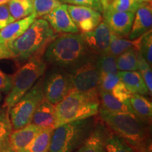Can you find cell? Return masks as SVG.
<instances>
[{
    "label": "cell",
    "mask_w": 152,
    "mask_h": 152,
    "mask_svg": "<svg viewBox=\"0 0 152 152\" xmlns=\"http://www.w3.org/2000/svg\"><path fill=\"white\" fill-rule=\"evenodd\" d=\"M69 4L90 7L98 11L99 12H102V7L101 5L100 0H69Z\"/></svg>",
    "instance_id": "cell-36"
},
{
    "label": "cell",
    "mask_w": 152,
    "mask_h": 152,
    "mask_svg": "<svg viewBox=\"0 0 152 152\" xmlns=\"http://www.w3.org/2000/svg\"><path fill=\"white\" fill-rule=\"evenodd\" d=\"M56 36L46 20L35 19L23 35L7 45L11 58L26 61L35 55L43 54L49 44Z\"/></svg>",
    "instance_id": "cell-3"
},
{
    "label": "cell",
    "mask_w": 152,
    "mask_h": 152,
    "mask_svg": "<svg viewBox=\"0 0 152 152\" xmlns=\"http://www.w3.org/2000/svg\"><path fill=\"white\" fill-rule=\"evenodd\" d=\"M100 99L99 94L72 90L54 105V128L66 123L93 117L99 113Z\"/></svg>",
    "instance_id": "cell-4"
},
{
    "label": "cell",
    "mask_w": 152,
    "mask_h": 152,
    "mask_svg": "<svg viewBox=\"0 0 152 152\" xmlns=\"http://www.w3.org/2000/svg\"><path fill=\"white\" fill-rule=\"evenodd\" d=\"M104 20L109 26L111 33L121 37H128L134 18V13L115 11L111 9L104 11Z\"/></svg>",
    "instance_id": "cell-12"
},
{
    "label": "cell",
    "mask_w": 152,
    "mask_h": 152,
    "mask_svg": "<svg viewBox=\"0 0 152 152\" xmlns=\"http://www.w3.org/2000/svg\"><path fill=\"white\" fill-rule=\"evenodd\" d=\"M12 86L11 76L7 75L0 69V92L8 93Z\"/></svg>",
    "instance_id": "cell-37"
},
{
    "label": "cell",
    "mask_w": 152,
    "mask_h": 152,
    "mask_svg": "<svg viewBox=\"0 0 152 152\" xmlns=\"http://www.w3.org/2000/svg\"><path fill=\"white\" fill-rule=\"evenodd\" d=\"M121 81L118 73H102L99 74L98 90L111 92L113 87Z\"/></svg>",
    "instance_id": "cell-32"
},
{
    "label": "cell",
    "mask_w": 152,
    "mask_h": 152,
    "mask_svg": "<svg viewBox=\"0 0 152 152\" xmlns=\"http://www.w3.org/2000/svg\"><path fill=\"white\" fill-rule=\"evenodd\" d=\"M87 46L92 53L96 55L108 54L109 51L111 32L104 20L94 30L81 33Z\"/></svg>",
    "instance_id": "cell-11"
},
{
    "label": "cell",
    "mask_w": 152,
    "mask_h": 152,
    "mask_svg": "<svg viewBox=\"0 0 152 152\" xmlns=\"http://www.w3.org/2000/svg\"><path fill=\"white\" fill-rule=\"evenodd\" d=\"M36 18V15L33 13L26 18L15 20L7 25L3 29L0 30V43L7 45L20 37L30 27Z\"/></svg>",
    "instance_id": "cell-17"
},
{
    "label": "cell",
    "mask_w": 152,
    "mask_h": 152,
    "mask_svg": "<svg viewBox=\"0 0 152 152\" xmlns=\"http://www.w3.org/2000/svg\"><path fill=\"white\" fill-rule=\"evenodd\" d=\"M8 7L15 20L24 18L33 14L31 0H10Z\"/></svg>",
    "instance_id": "cell-26"
},
{
    "label": "cell",
    "mask_w": 152,
    "mask_h": 152,
    "mask_svg": "<svg viewBox=\"0 0 152 152\" xmlns=\"http://www.w3.org/2000/svg\"><path fill=\"white\" fill-rule=\"evenodd\" d=\"M50 26L57 33H78L79 29L70 16L67 4H61L49 14L43 16Z\"/></svg>",
    "instance_id": "cell-13"
},
{
    "label": "cell",
    "mask_w": 152,
    "mask_h": 152,
    "mask_svg": "<svg viewBox=\"0 0 152 152\" xmlns=\"http://www.w3.org/2000/svg\"><path fill=\"white\" fill-rule=\"evenodd\" d=\"M54 129H42L30 142L24 152H49Z\"/></svg>",
    "instance_id": "cell-22"
},
{
    "label": "cell",
    "mask_w": 152,
    "mask_h": 152,
    "mask_svg": "<svg viewBox=\"0 0 152 152\" xmlns=\"http://www.w3.org/2000/svg\"><path fill=\"white\" fill-rule=\"evenodd\" d=\"M137 71L143 77L144 83L149 90L150 96L152 94V71L151 66H150L147 61L142 57L137 50Z\"/></svg>",
    "instance_id": "cell-29"
},
{
    "label": "cell",
    "mask_w": 152,
    "mask_h": 152,
    "mask_svg": "<svg viewBox=\"0 0 152 152\" xmlns=\"http://www.w3.org/2000/svg\"><path fill=\"white\" fill-rule=\"evenodd\" d=\"M12 130L9 112L4 109H0V147L8 142L9 136Z\"/></svg>",
    "instance_id": "cell-31"
},
{
    "label": "cell",
    "mask_w": 152,
    "mask_h": 152,
    "mask_svg": "<svg viewBox=\"0 0 152 152\" xmlns=\"http://www.w3.org/2000/svg\"><path fill=\"white\" fill-rule=\"evenodd\" d=\"M44 98L43 78L40 77L9 110L13 130L23 128L31 123L34 113Z\"/></svg>",
    "instance_id": "cell-7"
},
{
    "label": "cell",
    "mask_w": 152,
    "mask_h": 152,
    "mask_svg": "<svg viewBox=\"0 0 152 152\" xmlns=\"http://www.w3.org/2000/svg\"><path fill=\"white\" fill-rule=\"evenodd\" d=\"M67 10L72 20L82 33L94 30L102 20L101 13L90 7L67 4Z\"/></svg>",
    "instance_id": "cell-10"
},
{
    "label": "cell",
    "mask_w": 152,
    "mask_h": 152,
    "mask_svg": "<svg viewBox=\"0 0 152 152\" xmlns=\"http://www.w3.org/2000/svg\"><path fill=\"white\" fill-rule=\"evenodd\" d=\"M133 114L144 124L151 126L152 118L151 102L144 95L132 94L128 99Z\"/></svg>",
    "instance_id": "cell-18"
},
{
    "label": "cell",
    "mask_w": 152,
    "mask_h": 152,
    "mask_svg": "<svg viewBox=\"0 0 152 152\" xmlns=\"http://www.w3.org/2000/svg\"><path fill=\"white\" fill-rule=\"evenodd\" d=\"M152 9L151 1L140 4L134 14V18L128 35L129 39L134 40L151 30Z\"/></svg>",
    "instance_id": "cell-14"
},
{
    "label": "cell",
    "mask_w": 152,
    "mask_h": 152,
    "mask_svg": "<svg viewBox=\"0 0 152 152\" xmlns=\"http://www.w3.org/2000/svg\"><path fill=\"white\" fill-rule=\"evenodd\" d=\"M58 1H59L62 3H65V4L68 3V4H69V0H58Z\"/></svg>",
    "instance_id": "cell-43"
},
{
    "label": "cell",
    "mask_w": 152,
    "mask_h": 152,
    "mask_svg": "<svg viewBox=\"0 0 152 152\" xmlns=\"http://www.w3.org/2000/svg\"><path fill=\"white\" fill-rule=\"evenodd\" d=\"M1 100H2V96H1V92H0V103H1Z\"/></svg>",
    "instance_id": "cell-44"
},
{
    "label": "cell",
    "mask_w": 152,
    "mask_h": 152,
    "mask_svg": "<svg viewBox=\"0 0 152 152\" xmlns=\"http://www.w3.org/2000/svg\"><path fill=\"white\" fill-rule=\"evenodd\" d=\"M96 121L90 117L54 128L49 152H75L90 136Z\"/></svg>",
    "instance_id": "cell-5"
},
{
    "label": "cell",
    "mask_w": 152,
    "mask_h": 152,
    "mask_svg": "<svg viewBox=\"0 0 152 152\" xmlns=\"http://www.w3.org/2000/svg\"><path fill=\"white\" fill-rule=\"evenodd\" d=\"M42 55L37 54L31 57L11 76L12 86L5 98L3 109L9 112L11 108L44 75L47 64L42 57Z\"/></svg>",
    "instance_id": "cell-6"
},
{
    "label": "cell",
    "mask_w": 152,
    "mask_h": 152,
    "mask_svg": "<svg viewBox=\"0 0 152 152\" xmlns=\"http://www.w3.org/2000/svg\"><path fill=\"white\" fill-rule=\"evenodd\" d=\"M98 55L91 54L68 71L71 75L72 90L85 94H99V73L96 65Z\"/></svg>",
    "instance_id": "cell-8"
},
{
    "label": "cell",
    "mask_w": 152,
    "mask_h": 152,
    "mask_svg": "<svg viewBox=\"0 0 152 152\" xmlns=\"http://www.w3.org/2000/svg\"><path fill=\"white\" fill-rule=\"evenodd\" d=\"M100 105L99 108L107 111L119 113H129L133 114L132 108L128 102H122L117 99L110 92L99 90ZM134 115V114H133Z\"/></svg>",
    "instance_id": "cell-21"
},
{
    "label": "cell",
    "mask_w": 152,
    "mask_h": 152,
    "mask_svg": "<svg viewBox=\"0 0 152 152\" xmlns=\"http://www.w3.org/2000/svg\"><path fill=\"white\" fill-rule=\"evenodd\" d=\"M99 114L102 122L136 152H151V126L129 113L113 112L99 108Z\"/></svg>",
    "instance_id": "cell-1"
},
{
    "label": "cell",
    "mask_w": 152,
    "mask_h": 152,
    "mask_svg": "<svg viewBox=\"0 0 152 152\" xmlns=\"http://www.w3.org/2000/svg\"><path fill=\"white\" fill-rule=\"evenodd\" d=\"M138 51L142 57L149 63L152 64V33L151 30L140 37Z\"/></svg>",
    "instance_id": "cell-30"
},
{
    "label": "cell",
    "mask_w": 152,
    "mask_h": 152,
    "mask_svg": "<svg viewBox=\"0 0 152 152\" xmlns=\"http://www.w3.org/2000/svg\"><path fill=\"white\" fill-rule=\"evenodd\" d=\"M118 71H137V49L131 48L123 52L115 58Z\"/></svg>",
    "instance_id": "cell-25"
},
{
    "label": "cell",
    "mask_w": 152,
    "mask_h": 152,
    "mask_svg": "<svg viewBox=\"0 0 152 152\" xmlns=\"http://www.w3.org/2000/svg\"><path fill=\"white\" fill-rule=\"evenodd\" d=\"M106 130L107 126L102 121H96V125L90 136L75 152H106Z\"/></svg>",
    "instance_id": "cell-16"
},
{
    "label": "cell",
    "mask_w": 152,
    "mask_h": 152,
    "mask_svg": "<svg viewBox=\"0 0 152 152\" xmlns=\"http://www.w3.org/2000/svg\"><path fill=\"white\" fill-rule=\"evenodd\" d=\"M4 58H11V52L7 45L0 43V59Z\"/></svg>",
    "instance_id": "cell-38"
},
{
    "label": "cell",
    "mask_w": 152,
    "mask_h": 152,
    "mask_svg": "<svg viewBox=\"0 0 152 152\" xmlns=\"http://www.w3.org/2000/svg\"><path fill=\"white\" fill-rule=\"evenodd\" d=\"M42 130L39 127L30 123L23 128L12 130L9 136L8 143L16 152H24Z\"/></svg>",
    "instance_id": "cell-15"
},
{
    "label": "cell",
    "mask_w": 152,
    "mask_h": 152,
    "mask_svg": "<svg viewBox=\"0 0 152 152\" xmlns=\"http://www.w3.org/2000/svg\"><path fill=\"white\" fill-rule=\"evenodd\" d=\"M139 43H140V37L134 40H130L111 33L109 53L116 58L118 56L129 49L135 48L138 50Z\"/></svg>",
    "instance_id": "cell-23"
},
{
    "label": "cell",
    "mask_w": 152,
    "mask_h": 152,
    "mask_svg": "<svg viewBox=\"0 0 152 152\" xmlns=\"http://www.w3.org/2000/svg\"><path fill=\"white\" fill-rule=\"evenodd\" d=\"M44 96L56 105L72 91L71 75L64 68L53 66L43 78Z\"/></svg>",
    "instance_id": "cell-9"
},
{
    "label": "cell",
    "mask_w": 152,
    "mask_h": 152,
    "mask_svg": "<svg viewBox=\"0 0 152 152\" xmlns=\"http://www.w3.org/2000/svg\"><path fill=\"white\" fill-rule=\"evenodd\" d=\"M96 65L99 74L118 73L115 57L112 56L109 53L98 55L96 58Z\"/></svg>",
    "instance_id": "cell-27"
},
{
    "label": "cell",
    "mask_w": 152,
    "mask_h": 152,
    "mask_svg": "<svg viewBox=\"0 0 152 152\" xmlns=\"http://www.w3.org/2000/svg\"><path fill=\"white\" fill-rule=\"evenodd\" d=\"M136 1H137L140 3H142L145 2V1H151V0H136Z\"/></svg>",
    "instance_id": "cell-42"
},
{
    "label": "cell",
    "mask_w": 152,
    "mask_h": 152,
    "mask_svg": "<svg viewBox=\"0 0 152 152\" xmlns=\"http://www.w3.org/2000/svg\"><path fill=\"white\" fill-rule=\"evenodd\" d=\"M33 13L37 17H43L49 14L62 2L58 0H31Z\"/></svg>",
    "instance_id": "cell-28"
},
{
    "label": "cell",
    "mask_w": 152,
    "mask_h": 152,
    "mask_svg": "<svg viewBox=\"0 0 152 152\" xmlns=\"http://www.w3.org/2000/svg\"><path fill=\"white\" fill-rule=\"evenodd\" d=\"M10 0H0V5L4 4H8Z\"/></svg>",
    "instance_id": "cell-41"
},
{
    "label": "cell",
    "mask_w": 152,
    "mask_h": 152,
    "mask_svg": "<svg viewBox=\"0 0 152 152\" xmlns=\"http://www.w3.org/2000/svg\"><path fill=\"white\" fill-rule=\"evenodd\" d=\"M121 80L124 83L132 94H139L144 96H150L147 85L143 77L138 71H118Z\"/></svg>",
    "instance_id": "cell-20"
},
{
    "label": "cell",
    "mask_w": 152,
    "mask_h": 152,
    "mask_svg": "<svg viewBox=\"0 0 152 152\" xmlns=\"http://www.w3.org/2000/svg\"><path fill=\"white\" fill-rule=\"evenodd\" d=\"M14 21L15 20L10 14L8 4L0 5V30Z\"/></svg>",
    "instance_id": "cell-35"
},
{
    "label": "cell",
    "mask_w": 152,
    "mask_h": 152,
    "mask_svg": "<svg viewBox=\"0 0 152 152\" xmlns=\"http://www.w3.org/2000/svg\"><path fill=\"white\" fill-rule=\"evenodd\" d=\"M106 152H136L123 139L120 137L107 127L105 140Z\"/></svg>",
    "instance_id": "cell-24"
},
{
    "label": "cell",
    "mask_w": 152,
    "mask_h": 152,
    "mask_svg": "<svg viewBox=\"0 0 152 152\" xmlns=\"http://www.w3.org/2000/svg\"><path fill=\"white\" fill-rule=\"evenodd\" d=\"M92 54L81 33H64L49 44L42 58L46 64L69 71Z\"/></svg>",
    "instance_id": "cell-2"
},
{
    "label": "cell",
    "mask_w": 152,
    "mask_h": 152,
    "mask_svg": "<svg viewBox=\"0 0 152 152\" xmlns=\"http://www.w3.org/2000/svg\"><path fill=\"white\" fill-rule=\"evenodd\" d=\"M140 4L141 3L138 2L136 0H113L107 9H111L115 11L132 12L135 14Z\"/></svg>",
    "instance_id": "cell-33"
},
{
    "label": "cell",
    "mask_w": 152,
    "mask_h": 152,
    "mask_svg": "<svg viewBox=\"0 0 152 152\" xmlns=\"http://www.w3.org/2000/svg\"><path fill=\"white\" fill-rule=\"evenodd\" d=\"M54 105L44 98L34 113L30 123L41 129H54Z\"/></svg>",
    "instance_id": "cell-19"
},
{
    "label": "cell",
    "mask_w": 152,
    "mask_h": 152,
    "mask_svg": "<svg viewBox=\"0 0 152 152\" xmlns=\"http://www.w3.org/2000/svg\"><path fill=\"white\" fill-rule=\"evenodd\" d=\"M111 94H112L113 96H115L117 99L122 102H128L132 93L127 88L124 83L121 80L113 87Z\"/></svg>",
    "instance_id": "cell-34"
},
{
    "label": "cell",
    "mask_w": 152,
    "mask_h": 152,
    "mask_svg": "<svg viewBox=\"0 0 152 152\" xmlns=\"http://www.w3.org/2000/svg\"><path fill=\"white\" fill-rule=\"evenodd\" d=\"M0 152H16L10 147L8 142L0 147Z\"/></svg>",
    "instance_id": "cell-40"
},
{
    "label": "cell",
    "mask_w": 152,
    "mask_h": 152,
    "mask_svg": "<svg viewBox=\"0 0 152 152\" xmlns=\"http://www.w3.org/2000/svg\"><path fill=\"white\" fill-rule=\"evenodd\" d=\"M113 1V0H100L101 5L102 7V12L109 8Z\"/></svg>",
    "instance_id": "cell-39"
}]
</instances>
